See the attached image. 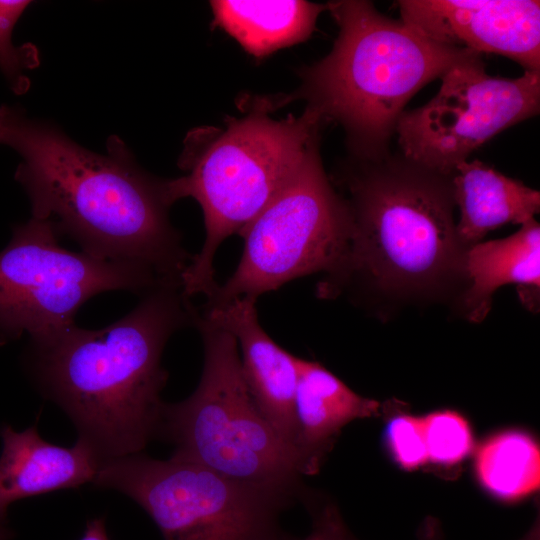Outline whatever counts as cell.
<instances>
[{"label": "cell", "mask_w": 540, "mask_h": 540, "mask_svg": "<svg viewBox=\"0 0 540 540\" xmlns=\"http://www.w3.org/2000/svg\"><path fill=\"white\" fill-rule=\"evenodd\" d=\"M0 120V144L21 157L14 178L33 218L52 223L82 252L142 265L182 287L193 255L169 219L176 202L170 179L143 170L116 135L105 153H96L20 107L1 105Z\"/></svg>", "instance_id": "cell-1"}, {"label": "cell", "mask_w": 540, "mask_h": 540, "mask_svg": "<svg viewBox=\"0 0 540 540\" xmlns=\"http://www.w3.org/2000/svg\"><path fill=\"white\" fill-rule=\"evenodd\" d=\"M197 313L181 286H157L104 328L73 324L31 339L29 370L102 461L142 453L160 434L164 348L176 331L194 326Z\"/></svg>", "instance_id": "cell-2"}, {"label": "cell", "mask_w": 540, "mask_h": 540, "mask_svg": "<svg viewBox=\"0 0 540 540\" xmlns=\"http://www.w3.org/2000/svg\"><path fill=\"white\" fill-rule=\"evenodd\" d=\"M342 180L351 215L346 254L318 286L335 296L352 282L417 292L464 269V246L453 218L452 175L400 154L354 158Z\"/></svg>", "instance_id": "cell-3"}, {"label": "cell", "mask_w": 540, "mask_h": 540, "mask_svg": "<svg viewBox=\"0 0 540 540\" xmlns=\"http://www.w3.org/2000/svg\"><path fill=\"white\" fill-rule=\"evenodd\" d=\"M339 33L330 53L303 69L295 98L322 122L342 126L357 159L389 153L409 100L455 64L478 53L439 43L364 0L326 5ZM481 55V54H480Z\"/></svg>", "instance_id": "cell-4"}, {"label": "cell", "mask_w": 540, "mask_h": 540, "mask_svg": "<svg viewBox=\"0 0 540 540\" xmlns=\"http://www.w3.org/2000/svg\"><path fill=\"white\" fill-rule=\"evenodd\" d=\"M266 102V101H265ZM267 103L223 129L197 128L187 134L179 167L170 179L175 201L191 197L201 206L205 241L182 276V291L191 298L209 297L217 288L214 259L221 243L239 234L278 194L302 164L323 124L306 107L298 117L276 120Z\"/></svg>", "instance_id": "cell-5"}, {"label": "cell", "mask_w": 540, "mask_h": 540, "mask_svg": "<svg viewBox=\"0 0 540 540\" xmlns=\"http://www.w3.org/2000/svg\"><path fill=\"white\" fill-rule=\"evenodd\" d=\"M194 326L204 348L201 378L188 398L165 403L159 438L173 444V458L304 503L310 490L296 454L254 403L236 339L199 308Z\"/></svg>", "instance_id": "cell-6"}, {"label": "cell", "mask_w": 540, "mask_h": 540, "mask_svg": "<svg viewBox=\"0 0 540 540\" xmlns=\"http://www.w3.org/2000/svg\"><path fill=\"white\" fill-rule=\"evenodd\" d=\"M92 484L136 502L163 540H299L280 523L294 501L194 462L143 453L109 459Z\"/></svg>", "instance_id": "cell-7"}, {"label": "cell", "mask_w": 540, "mask_h": 540, "mask_svg": "<svg viewBox=\"0 0 540 540\" xmlns=\"http://www.w3.org/2000/svg\"><path fill=\"white\" fill-rule=\"evenodd\" d=\"M350 233L348 204L324 171L318 138L295 174L239 233L240 262L203 306L239 297L257 300L299 277L330 274L346 254Z\"/></svg>", "instance_id": "cell-8"}, {"label": "cell", "mask_w": 540, "mask_h": 540, "mask_svg": "<svg viewBox=\"0 0 540 540\" xmlns=\"http://www.w3.org/2000/svg\"><path fill=\"white\" fill-rule=\"evenodd\" d=\"M59 239L52 223L32 217L0 252V346L75 324L80 307L100 293L166 284L142 265L70 251Z\"/></svg>", "instance_id": "cell-9"}, {"label": "cell", "mask_w": 540, "mask_h": 540, "mask_svg": "<svg viewBox=\"0 0 540 540\" xmlns=\"http://www.w3.org/2000/svg\"><path fill=\"white\" fill-rule=\"evenodd\" d=\"M441 81L430 101L401 114L395 134L405 158L442 174L452 175L493 136L539 113L540 72L494 77L476 54Z\"/></svg>", "instance_id": "cell-10"}, {"label": "cell", "mask_w": 540, "mask_h": 540, "mask_svg": "<svg viewBox=\"0 0 540 540\" xmlns=\"http://www.w3.org/2000/svg\"><path fill=\"white\" fill-rule=\"evenodd\" d=\"M401 20L439 43L505 56L540 72V2L402 0Z\"/></svg>", "instance_id": "cell-11"}, {"label": "cell", "mask_w": 540, "mask_h": 540, "mask_svg": "<svg viewBox=\"0 0 540 540\" xmlns=\"http://www.w3.org/2000/svg\"><path fill=\"white\" fill-rule=\"evenodd\" d=\"M255 303L254 299L239 297L216 306H202L199 310L210 323L234 336L241 350L243 378L254 403L294 451L300 358L280 347L265 332Z\"/></svg>", "instance_id": "cell-12"}, {"label": "cell", "mask_w": 540, "mask_h": 540, "mask_svg": "<svg viewBox=\"0 0 540 540\" xmlns=\"http://www.w3.org/2000/svg\"><path fill=\"white\" fill-rule=\"evenodd\" d=\"M0 438V522L4 523L14 502L93 483L103 462L78 439L71 447L47 442L36 425L16 431L5 424Z\"/></svg>", "instance_id": "cell-13"}, {"label": "cell", "mask_w": 540, "mask_h": 540, "mask_svg": "<svg viewBox=\"0 0 540 540\" xmlns=\"http://www.w3.org/2000/svg\"><path fill=\"white\" fill-rule=\"evenodd\" d=\"M381 409L378 401L357 394L320 363L300 358L294 451L302 476L320 471L347 424L379 416Z\"/></svg>", "instance_id": "cell-14"}, {"label": "cell", "mask_w": 540, "mask_h": 540, "mask_svg": "<svg viewBox=\"0 0 540 540\" xmlns=\"http://www.w3.org/2000/svg\"><path fill=\"white\" fill-rule=\"evenodd\" d=\"M451 181L460 211L456 234L466 249L501 225L525 224L540 210L538 190L479 160L461 162Z\"/></svg>", "instance_id": "cell-15"}, {"label": "cell", "mask_w": 540, "mask_h": 540, "mask_svg": "<svg viewBox=\"0 0 540 540\" xmlns=\"http://www.w3.org/2000/svg\"><path fill=\"white\" fill-rule=\"evenodd\" d=\"M464 269L471 283L464 295L467 317L482 321L491 307L493 293L506 284H517L521 297L539 295L540 226L535 219L504 238L477 243L466 249Z\"/></svg>", "instance_id": "cell-16"}, {"label": "cell", "mask_w": 540, "mask_h": 540, "mask_svg": "<svg viewBox=\"0 0 540 540\" xmlns=\"http://www.w3.org/2000/svg\"><path fill=\"white\" fill-rule=\"evenodd\" d=\"M215 24L250 54L266 56L306 40L327 6L307 1H211Z\"/></svg>", "instance_id": "cell-17"}, {"label": "cell", "mask_w": 540, "mask_h": 540, "mask_svg": "<svg viewBox=\"0 0 540 540\" xmlns=\"http://www.w3.org/2000/svg\"><path fill=\"white\" fill-rule=\"evenodd\" d=\"M474 472L480 486L495 499L520 501L539 489V444L524 430L496 432L476 449Z\"/></svg>", "instance_id": "cell-18"}, {"label": "cell", "mask_w": 540, "mask_h": 540, "mask_svg": "<svg viewBox=\"0 0 540 540\" xmlns=\"http://www.w3.org/2000/svg\"><path fill=\"white\" fill-rule=\"evenodd\" d=\"M428 463L452 468L462 463L475 449L469 421L451 409L432 411L421 416Z\"/></svg>", "instance_id": "cell-19"}, {"label": "cell", "mask_w": 540, "mask_h": 540, "mask_svg": "<svg viewBox=\"0 0 540 540\" xmlns=\"http://www.w3.org/2000/svg\"><path fill=\"white\" fill-rule=\"evenodd\" d=\"M31 4L26 0H0V70L16 94L25 93L30 81L24 70L38 65V52L35 46L14 45L12 33L16 22Z\"/></svg>", "instance_id": "cell-20"}, {"label": "cell", "mask_w": 540, "mask_h": 540, "mask_svg": "<svg viewBox=\"0 0 540 540\" xmlns=\"http://www.w3.org/2000/svg\"><path fill=\"white\" fill-rule=\"evenodd\" d=\"M384 444L402 470L414 471L428 463L421 416L393 414L384 428Z\"/></svg>", "instance_id": "cell-21"}, {"label": "cell", "mask_w": 540, "mask_h": 540, "mask_svg": "<svg viewBox=\"0 0 540 540\" xmlns=\"http://www.w3.org/2000/svg\"><path fill=\"white\" fill-rule=\"evenodd\" d=\"M306 509L311 515L312 526L309 534L302 540L349 539L351 533L334 502L315 495Z\"/></svg>", "instance_id": "cell-22"}, {"label": "cell", "mask_w": 540, "mask_h": 540, "mask_svg": "<svg viewBox=\"0 0 540 540\" xmlns=\"http://www.w3.org/2000/svg\"><path fill=\"white\" fill-rule=\"evenodd\" d=\"M80 540H110L106 530L105 520L103 518L89 520Z\"/></svg>", "instance_id": "cell-23"}, {"label": "cell", "mask_w": 540, "mask_h": 540, "mask_svg": "<svg viewBox=\"0 0 540 540\" xmlns=\"http://www.w3.org/2000/svg\"><path fill=\"white\" fill-rule=\"evenodd\" d=\"M420 540H442L440 529L434 524V521L430 520L421 528L419 534ZM348 540H357L352 534H350Z\"/></svg>", "instance_id": "cell-24"}, {"label": "cell", "mask_w": 540, "mask_h": 540, "mask_svg": "<svg viewBox=\"0 0 540 540\" xmlns=\"http://www.w3.org/2000/svg\"><path fill=\"white\" fill-rule=\"evenodd\" d=\"M11 536L12 532L7 527L6 523L0 522V540H9Z\"/></svg>", "instance_id": "cell-25"}, {"label": "cell", "mask_w": 540, "mask_h": 540, "mask_svg": "<svg viewBox=\"0 0 540 540\" xmlns=\"http://www.w3.org/2000/svg\"><path fill=\"white\" fill-rule=\"evenodd\" d=\"M0 130H1V121H0Z\"/></svg>", "instance_id": "cell-26"}]
</instances>
